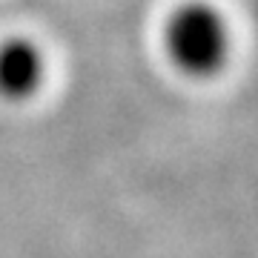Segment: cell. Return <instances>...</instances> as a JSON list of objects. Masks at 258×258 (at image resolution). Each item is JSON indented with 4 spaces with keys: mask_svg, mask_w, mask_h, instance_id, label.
<instances>
[{
    "mask_svg": "<svg viewBox=\"0 0 258 258\" xmlns=\"http://www.w3.org/2000/svg\"><path fill=\"white\" fill-rule=\"evenodd\" d=\"M166 49L184 72L212 75L227 57V26L207 3H186L166 23Z\"/></svg>",
    "mask_w": 258,
    "mask_h": 258,
    "instance_id": "6da1fadb",
    "label": "cell"
},
{
    "mask_svg": "<svg viewBox=\"0 0 258 258\" xmlns=\"http://www.w3.org/2000/svg\"><path fill=\"white\" fill-rule=\"evenodd\" d=\"M43 81V55L26 37H12L0 46V95L23 101Z\"/></svg>",
    "mask_w": 258,
    "mask_h": 258,
    "instance_id": "7a4b0ae2",
    "label": "cell"
}]
</instances>
